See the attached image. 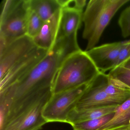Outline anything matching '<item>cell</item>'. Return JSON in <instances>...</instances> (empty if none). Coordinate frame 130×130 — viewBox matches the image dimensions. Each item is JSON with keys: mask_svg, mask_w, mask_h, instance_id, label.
Wrapping results in <instances>:
<instances>
[{"mask_svg": "<svg viewBox=\"0 0 130 130\" xmlns=\"http://www.w3.org/2000/svg\"><path fill=\"white\" fill-rule=\"evenodd\" d=\"M31 10L44 22L48 20L61 9L58 0H29Z\"/></svg>", "mask_w": 130, "mask_h": 130, "instance_id": "9a60e30c", "label": "cell"}, {"mask_svg": "<svg viewBox=\"0 0 130 130\" xmlns=\"http://www.w3.org/2000/svg\"><path fill=\"white\" fill-rule=\"evenodd\" d=\"M129 128V130H130V127H129V128Z\"/></svg>", "mask_w": 130, "mask_h": 130, "instance_id": "cb8c5ba5", "label": "cell"}, {"mask_svg": "<svg viewBox=\"0 0 130 130\" xmlns=\"http://www.w3.org/2000/svg\"><path fill=\"white\" fill-rule=\"evenodd\" d=\"M61 12V9L45 22L38 34L32 38L37 47L48 51L53 48L57 39Z\"/></svg>", "mask_w": 130, "mask_h": 130, "instance_id": "7c38bea8", "label": "cell"}, {"mask_svg": "<svg viewBox=\"0 0 130 130\" xmlns=\"http://www.w3.org/2000/svg\"><path fill=\"white\" fill-rule=\"evenodd\" d=\"M80 50L77 41L66 38L57 39L53 48L30 72L0 92V110L6 115V118L29 99L52 89L64 59Z\"/></svg>", "mask_w": 130, "mask_h": 130, "instance_id": "6da1fadb", "label": "cell"}, {"mask_svg": "<svg viewBox=\"0 0 130 130\" xmlns=\"http://www.w3.org/2000/svg\"><path fill=\"white\" fill-rule=\"evenodd\" d=\"M115 113L114 112L98 118L76 122L71 126L73 130H99L113 118Z\"/></svg>", "mask_w": 130, "mask_h": 130, "instance_id": "e0dca14e", "label": "cell"}, {"mask_svg": "<svg viewBox=\"0 0 130 130\" xmlns=\"http://www.w3.org/2000/svg\"><path fill=\"white\" fill-rule=\"evenodd\" d=\"M125 41L105 44L85 51L97 69L105 73L116 67L119 52Z\"/></svg>", "mask_w": 130, "mask_h": 130, "instance_id": "30bf717a", "label": "cell"}, {"mask_svg": "<svg viewBox=\"0 0 130 130\" xmlns=\"http://www.w3.org/2000/svg\"><path fill=\"white\" fill-rule=\"evenodd\" d=\"M118 24L124 38L130 36V6L122 11L118 20Z\"/></svg>", "mask_w": 130, "mask_h": 130, "instance_id": "d6986e66", "label": "cell"}, {"mask_svg": "<svg viewBox=\"0 0 130 130\" xmlns=\"http://www.w3.org/2000/svg\"><path fill=\"white\" fill-rule=\"evenodd\" d=\"M44 22L36 13L31 10L27 23V35L32 38L35 37L41 30Z\"/></svg>", "mask_w": 130, "mask_h": 130, "instance_id": "ac0fdd59", "label": "cell"}, {"mask_svg": "<svg viewBox=\"0 0 130 130\" xmlns=\"http://www.w3.org/2000/svg\"><path fill=\"white\" fill-rule=\"evenodd\" d=\"M83 10L62 8L60 25L57 39H77L78 29L83 22Z\"/></svg>", "mask_w": 130, "mask_h": 130, "instance_id": "8fae6325", "label": "cell"}, {"mask_svg": "<svg viewBox=\"0 0 130 130\" xmlns=\"http://www.w3.org/2000/svg\"><path fill=\"white\" fill-rule=\"evenodd\" d=\"M48 52L38 47L35 48L0 79V92L25 76L46 56Z\"/></svg>", "mask_w": 130, "mask_h": 130, "instance_id": "ba28073f", "label": "cell"}, {"mask_svg": "<svg viewBox=\"0 0 130 130\" xmlns=\"http://www.w3.org/2000/svg\"><path fill=\"white\" fill-rule=\"evenodd\" d=\"M130 58V40L126 41L124 44L121 48L116 67L121 66L125 62Z\"/></svg>", "mask_w": 130, "mask_h": 130, "instance_id": "44dd1931", "label": "cell"}, {"mask_svg": "<svg viewBox=\"0 0 130 130\" xmlns=\"http://www.w3.org/2000/svg\"><path fill=\"white\" fill-rule=\"evenodd\" d=\"M100 72L85 51L72 53L58 70L52 87L53 94L89 84Z\"/></svg>", "mask_w": 130, "mask_h": 130, "instance_id": "7a4b0ae2", "label": "cell"}, {"mask_svg": "<svg viewBox=\"0 0 130 130\" xmlns=\"http://www.w3.org/2000/svg\"><path fill=\"white\" fill-rule=\"evenodd\" d=\"M62 8H70L83 10L86 6L85 0H58Z\"/></svg>", "mask_w": 130, "mask_h": 130, "instance_id": "ffe728a7", "label": "cell"}, {"mask_svg": "<svg viewBox=\"0 0 130 130\" xmlns=\"http://www.w3.org/2000/svg\"><path fill=\"white\" fill-rule=\"evenodd\" d=\"M121 66H122L125 68L130 70V58L126 61Z\"/></svg>", "mask_w": 130, "mask_h": 130, "instance_id": "7402d4cb", "label": "cell"}, {"mask_svg": "<svg viewBox=\"0 0 130 130\" xmlns=\"http://www.w3.org/2000/svg\"><path fill=\"white\" fill-rule=\"evenodd\" d=\"M129 0H90L83 13V37L87 41L86 51L95 47L105 29L122 6Z\"/></svg>", "mask_w": 130, "mask_h": 130, "instance_id": "3957f363", "label": "cell"}, {"mask_svg": "<svg viewBox=\"0 0 130 130\" xmlns=\"http://www.w3.org/2000/svg\"><path fill=\"white\" fill-rule=\"evenodd\" d=\"M89 84L53 94L43 111V116L47 122L67 123L69 114Z\"/></svg>", "mask_w": 130, "mask_h": 130, "instance_id": "8992f818", "label": "cell"}, {"mask_svg": "<svg viewBox=\"0 0 130 130\" xmlns=\"http://www.w3.org/2000/svg\"><path fill=\"white\" fill-rule=\"evenodd\" d=\"M36 47L32 38L26 35L0 48V79Z\"/></svg>", "mask_w": 130, "mask_h": 130, "instance_id": "52a82bcc", "label": "cell"}, {"mask_svg": "<svg viewBox=\"0 0 130 130\" xmlns=\"http://www.w3.org/2000/svg\"><path fill=\"white\" fill-rule=\"evenodd\" d=\"M108 75L113 84L130 90V70L119 66L111 70Z\"/></svg>", "mask_w": 130, "mask_h": 130, "instance_id": "2e32d148", "label": "cell"}, {"mask_svg": "<svg viewBox=\"0 0 130 130\" xmlns=\"http://www.w3.org/2000/svg\"><path fill=\"white\" fill-rule=\"evenodd\" d=\"M118 106H108L102 107L74 109L68 116L67 123L71 125L76 122L100 118L114 112Z\"/></svg>", "mask_w": 130, "mask_h": 130, "instance_id": "4fadbf2b", "label": "cell"}, {"mask_svg": "<svg viewBox=\"0 0 130 130\" xmlns=\"http://www.w3.org/2000/svg\"><path fill=\"white\" fill-rule=\"evenodd\" d=\"M129 130V128H126V129H120V130Z\"/></svg>", "mask_w": 130, "mask_h": 130, "instance_id": "603a6c76", "label": "cell"}, {"mask_svg": "<svg viewBox=\"0 0 130 130\" xmlns=\"http://www.w3.org/2000/svg\"><path fill=\"white\" fill-rule=\"evenodd\" d=\"M130 126V98L117 106L113 118L99 130H117Z\"/></svg>", "mask_w": 130, "mask_h": 130, "instance_id": "5bb4252c", "label": "cell"}, {"mask_svg": "<svg viewBox=\"0 0 130 130\" xmlns=\"http://www.w3.org/2000/svg\"><path fill=\"white\" fill-rule=\"evenodd\" d=\"M0 16V42L5 44L27 35L29 0H4Z\"/></svg>", "mask_w": 130, "mask_h": 130, "instance_id": "277c9868", "label": "cell"}, {"mask_svg": "<svg viewBox=\"0 0 130 130\" xmlns=\"http://www.w3.org/2000/svg\"><path fill=\"white\" fill-rule=\"evenodd\" d=\"M124 102L108 95L104 91L97 76L89 84L77 103L75 108L118 106Z\"/></svg>", "mask_w": 130, "mask_h": 130, "instance_id": "9c48e42d", "label": "cell"}, {"mask_svg": "<svg viewBox=\"0 0 130 130\" xmlns=\"http://www.w3.org/2000/svg\"><path fill=\"white\" fill-rule=\"evenodd\" d=\"M52 95L50 90L23 106L6 120L0 130H41L47 123L43 111Z\"/></svg>", "mask_w": 130, "mask_h": 130, "instance_id": "5b68a950", "label": "cell"}]
</instances>
